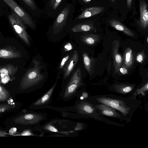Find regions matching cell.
Here are the masks:
<instances>
[{"mask_svg":"<svg viewBox=\"0 0 148 148\" xmlns=\"http://www.w3.org/2000/svg\"><path fill=\"white\" fill-rule=\"evenodd\" d=\"M33 63V67L27 72L21 82L19 87L21 89L25 90L33 87L44 79V75L40 72L42 66L40 62L34 59Z\"/></svg>","mask_w":148,"mask_h":148,"instance_id":"obj_1","label":"cell"},{"mask_svg":"<svg viewBox=\"0 0 148 148\" xmlns=\"http://www.w3.org/2000/svg\"><path fill=\"white\" fill-rule=\"evenodd\" d=\"M82 75L80 67L76 69L71 78L60 95L65 101H68L75 95L79 87L82 85Z\"/></svg>","mask_w":148,"mask_h":148,"instance_id":"obj_2","label":"cell"},{"mask_svg":"<svg viewBox=\"0 0 148 148\" xmlns=\"http://www.w3.org/2000/svg\"><path fill=\"white\" fill-rule=\"evenodd\" d=\"M6 17L15 33L26 44L29 45V37L26 30L25 24L10 9Z\"/></svg>","mask_w":148,"mask_h":148,"instance_id":"obj_3","label":"cell"},{"mask_svg":"<svg viewBox=\"0 0 148 148\" xmlns=\"http://www.w3.org/2000/svg\"><path fill=\"white\" fill-rule=\"evenodd\" d=\"M12 10L24 22L25 25L34 29L35 26L32 17L25 10L14 0H3Z\"/></svg>","mask_w":148,"mask_h":148,"instance_id":"obj_4","label":"cell"},{"mask_svg":"<svg viewBox=\"0 0 148 148\" xmlns=\"http://www.w3.org/2000/svg\"><path fill=\"white\" fill-rule=\"evenodd\" d=\"M46 118L45 114L40 113H28L20 115L14 120L16 124L25 125H38Z\"/></svg>","mask_w":148,"mask_h":148,"instance_id":"obj_5","label":"cell"},{"mask_svg":"<svg viewBox=\"0 0 148 148\" xmlns=\"http://www.w3.org/2000/svg\"><path fill=\"white\" fill-rule=\"evenodd\" d=\"M59 78L58 77H57L56 81L53 86L42 97L34 102L29 108L40 109L47 107V105L51 102V97Z\"/></svg>","mask_w":148,"mask_h":148,"instance_id":"obj_6","label":"cell"},{"mask_svg":"<svg viewBox=\"0 0 148 148\" xmlns=\"http://www.w3.org/2000/svg\"><path fill=\"white\" fill-rule=\"evenodd\" d=\"M97 100L100 103L118 110L124 115H126L128 113V108L125 105L122 101L116 99L104 97L99 98Z\"/></svg>","mask_w":148,"mask_h":148,"instance_id":"obj_7","label":"cell"},{"mask_svg":"<svg viewBox=\"0 0 148 148\" xmlns=\"http://www.w3.org/2000/svg\"><path fill=\"white\" fill-rule=\"evenodd\" d=\"M70 12L69 7L65 8L58 16L53 26V33L58 34L62 29L65 25L67 18Z\"/></svg>","mask_w":148,"mask_h":148,"instance_id":"obj_8","label":"cell"},{"mask_svg":"<svg viewBox=\"0 0 148 148\" xmlns=\"http://www.w3.org/2000/svg\"><path fill=\"white\" fill-rule=\"evenodd\" d=\"M17 67L12 64H8L0 68V80L5 84L13 78L16 73Z\"/></svg>","mask_w":148,"mask_h":148,"instance_id":"obj_9","label":"cell"},{"mask_svg":"<svg viewBox=\"0 0 148 148\" xmlns=\"http://www.w3.org/2000/svg\"><path fill=\"white\" fill-rule=\"evenodd\" d=\"M112 54L114 59V73L116 74L121 66L123 59L122 56L118 52L119 46V41L117 40L114 41L112 43Z\"/></svg>","mask_w":148,"mask_h":148,"instance_id":"obj_10","label":"cell"},{"mask_svg":"<svg viewBox=\"0 0 148 148\" xmlns=\"http://www.w3.org/2000/svg\"><path fill=\"white\" fill-rule=\"evenodd\" d=\"M140 25L142 28L145 29L148 26V11L147 5L143 0L140 1Z\"/></svg>","mask_w":148,"mask_h":148,"instance_id":"obj_11","label":"cell"},{"mask_svg":"<svg viewBox=\"0 0 148 148\" xmlns=\"http://www.w3.org/2000/svg\"><path fill=\"white\" fill-rule=\"evenodd\" d=\"M78 60V52L76 51H74L71 55L68 62L64 69V74L63 82L72 71L77 62Z\"/></svg>","mask_w":148,"mask_h":148,"instance_id":"obj_12","label":"cell"},{"mask_svg":"<svg viewBox=\"0 0 148 148\" xmlns=\"http://www.w3.org/2000/svg\"><path fill=\"white\" fill-rule=\"evenodd\" d=\"M103 10L104 8L101 7L94 6L89 7L85 9L75 19H81L93 16L100 13Z\"/></svg>","mask_w":148,"mask_h":148,"instance_id":"obj_13","label":"cell"},{"mask_svg":"<svg viewBox=\"0 0 148 148\" xmlns=\"http://www.w3.org/2000/svg\"><path fill=\"white\" fill-rule=\"evenodd\" d=\"M109 23L112 27L116 29L123 32L128 36H134V33L131 30L119 21L115 19L110 20L109 21Z\"/></svg>","mask_w":148,"mask_h":148,"instance_id":"obj_14","label":"cell"},{"mask_svg":"<svg viewBox=\"0 0 148 148\" xmlns=\"http://www.w3.org/2000/svg\"><path fill=\"white\" fill-rule=\"evenodd\" d=\"M21 57V54L19 52L10 48H7L0 49V58L11 59L18 58Z\"/></svg>","mask_w":148,"mask_h":148,"instance_id":"obj_15","label":"cell"},{"mask_svg":"<svg viewBox=\"0 0 148 148\" xmlns=\"http://www.w3.org/2000/svg\"><path fill=\"white\" fill-rule=\"evenodd\" d=\"M75 108L78 113L85 114H92L95 110L90 104L84 101H82L76 104Z\"/></svg>","mask_w":148,"mask_h":148,"instance_id":"obj_16","label":"cell"},{"mask_svg":"<svg viewBox=\"0 0 148 148\" xmlns=\"http://www.w3.org/2000/svg\"><path fill=\"white\" fill-rule=\"evenodd\" d=\"M95 107L100 111L101 114L105 115L114 117H118L119 115L114 108L104 104L97 105Z\"/></svg>","mask_w":148,"mask_h":148,"instance_id":"obj_17","label":"cell"},{"mask_svg":"<svg viewBox=\"0 0 148 148\" xmlns=\"http://www.w3.org/2000/svg\"><path fill=\"white\" fill-rule=\"evenodd\" d=\"M94 29L92 24L82 23L75 25L71 28V30L74 32H79L91 31Z\"/></svg>","mask_w":148,"mask_h":148,"instance_id":"obj_18","label":"cell"},{"mask_svg":"<svg viewBox=\"0 0 148 148\" xmlns=\"http://www.w3.org/2000/svg\"><path fill=\"white\" fill-rule=\"evenodd\" d=\"M133 64V57L132 49L127 48L124 53L123 64V65L127 69L130 68Z\"/></svg>","mask_w":148,"mask_h":148,"instance_id":"obj_19","label":"cell"},{"mask_svg":"<svg viewBox=\"0 0 148 148\" xmlns=\"http://www.w3.org/2000/svg\"><path fill=\"white\" fill-rule=\"evenodd\" d=\"M99 36L95 34H89L82 36L81 40L87 45H92L99 40Z\"/></svg>","mask_w":148,"mask_h":148,"instance_id":"obj_20","label":"cell"},{"mask_svg":"<svg viewBox=\"0 0 148 148\" xmlns=\"http://www.w3.org/2000/svg\"><path fill=\"white\" fill-rule=\"evenodd\" d=\"M83 61L85 67L90 75L92 74V63L91 59L87 54L83 53L82 54Z\"/></svg>","mask_w":148,"mask_h":148,"instance_id":"obj_21","label":"cell"},{"mask_svg":"<svg viewBox=\"0 0 148 148\" xmlns=\"http://www.w3.org/2000/svg\"><path fill=\"white\" fill-rule=\"evenodd\" d=\"M17 0L22 5L21 7L23 5L32 10H35L36 9V5L33 0Z\"/></svg>","mask_w":148,"mask_h":148,"instance_id":"obj_22","label":"cell"},{"mask_svg":"<svg viewBox=\"0 0 148 148\" xmlns=\"http://www.w3.org/2000/svg\"><path fill=\"white\" fill-rule=\"evenodd\" d=\"M10 8L3 0H0V17H6Z\"/></svg>","mask_w":148,"mask_h":148,"instance_id":"obj_23","label":"cell"},{"mask_svg":"<svg viewBox=\"0 0 148 148\" xmlns=\"http://www.w3.org/2000/svg\"><path fill=\"white\" fill-rule=\"evenodd\" d=\"M117 90L122 93H127L130 92L133 89L132 86L129 85H118L116 86Z\"/></svg>","mask_w":148,"mask_h":148,"instance_id":"obj_24","label":"cell"},{"mask_svg":"<svg viewBox=\"0 0 148 148\" xmlns=\"http://www.w3.org/2000/svg\"><path fill=\"white\" fill-rule=\"evenodd\" d=\"M14 106L10 103H5L0 105V113L11 109Z\"/></svg>","mask_w":148,"mask_h":148,"instance_id":"obj_25","label":"cell"},{"mask_svg":"<svg viewBox=\"0 0 148 148\" xmlns=\"http://www.w3.org/2000/svg\"><path fill=\"white\" fill-rule=\"evenodd\" d=\"M148 89V83L147 82L144 86L140 88L137 89L135 92L134 95H136L140 94L142 95H145L144 92L147 91Z\"/></svg>","mask_w":148,"mask_h":148,"instance_id":"obj_26","label":"cell"},{"mask_svg":"<svg viewBox=\"0 0 148 148\" xmlns=\"http://www.w3.org/2000/svg\"><path fill=\"white\" fill-rule=\"evenodd\" d=\"M62 0H51L50 5L52 9L55 10L58 8Z\"/></svg>","mask_w":148,"mask_h":148,"instance_id":"obj_27","label":"cell"},{"mask_svg":"<svg viewBox=\"0 0 148 148\" xmlns=\"http://www.w3.org/2000/svg\"><path fill=\"white\" fill-rule=\"evenodd\" d=\"M71 55V53L63 58L60 65L59 68L60 69L63 68Z\"/></svg>","mask_w":148,"mask_h":148,"instance_id":"obj_28","label":"cell"},{"mask_svg":"<svg viewBox=\"0 0 148 148\" xmlns=\"http://www.w3.org/2000/svg\"><path fill=\"white\" fill-rule=\"evenodd\" d=\"M144 54L143 52L139 53L136 57V61L139 63H142L144 61Z\"/></svg>","mask_w":148,"mask_h":148,"instance_id":"obj_29","label":"cell"},{"mask_svg":"<svg viewBox=\"0 0 148 148\" xmlns=\"http://www.w3.org/2000/svg\"><path fill=\"white\" fill-rule=\"evenodd\" d=\"M0 95L5 96L8 97H9V94L8 91L3 86L0 84Z\"/></svg>","mask_w":148,"mask_h":148,"instance_id":"obj_30","label":"cell"},{"mask_svg":"<svg viewBox=\"0 0 148 148\" xmlns=\"http://www.w3.org/2000/svg\"><path fill=\"white\" fill-rule=\"evenodd\" d=\"M73 49L72 44L70 42L66 44L64 46V50L65 51H70Z\"/></svg>","mask_w":148,"mask_h":148,"instance_id":"obj_31","label":"cell"},{"mask_svg":"<svg viewBox=\"0 0 148 148\" xmlns=\"http://www.w3.org/2000/svg\"><path fill=\"white\" fill-rule=\"evenodd\" d=\"M119 71L123 75L127 74L128 73V69L123 66L120 68Z\"/></svg>","mask_w":148,"mask_h":148,"instance_id":"obj_32","label":"cell"},{"mask_svg":"<svg viewBox=\"0 0 148 148\" xmlns=\"http://www.w3.org/2000/svg\"><path fill=\"white\" fill-rule=\"evenodd\" d=\"M34 135L32 133L30 130H27L23 132L20 134V135H19L32 136Z\"/></svg>","mask_w":148,"mask_h":148,"instance_id":"obj_33","label":"cell"},{"mask_svg":"<svg viewBox=\"0 0 148 148\" xmlns=\"http://www.w3.org/2000/svg\"><path fill=\"white\" fill-rule=\"evenodd\" d=\"M8 97L5 96L0 95V101H5L7 100Z\"/></svg>","mask_w":148,"mask_h":148,"instance_id":"obj_34","label":"cell"},{"mask_svg":"<svg viewBox=\"0 0 148 148\" xmlns=\"http://www.w3.org/2000/svg\"><path fill=\"white\" fill-rule=\"evenodd\" d=\"M132 0H127V5L128 8L131 7Z\"/></svg>","mask_w":148,"mask_h":148,"instance_id":"obj_35","label":"cell"},{"mask_svg":"<svg viewBox=\"0 0 148 148\" xmlns=\"http://www.w3.org/2000/svg\"><path fill=\"white\" fill-rule=\"evenodd\" d=\"M5 133L3 131L0 130V137H4L7 136Z\"/></svg>","mask_w":148,"mask_h":148,"instance_id":"obj_36","label":"cell"},{"mask_svg":"<svg viewBox=\"0 0 148 148\" xmlns=\"http://www.w3.org/2000/svg\"><path fill=\"white\" fill-rule=\"evenodd\" d=\"M85 3H89L91 0H82Z\"/></svg>","mask_w":148,"mask_h":148,"instance_id":"obj_37","label":"cell"},{"mask_svg":"<svg viewBox=\"0 0 148 148\" xmlns=\"http://www.w3.org/2000/svg\"><path fill=\"white\" fill-rule=\"evenodd\" d=\"M112 2H114L115 0H110Z\"/></svg>","mask_w":148,"mask_h":148,"instance_id":"obj_38","label":"cell"},{"mask_svg":"<svg viewBox=\"0 0 148 148\" xmlns=\"http://www.w3.org/2000/svg\"><path fill=\"white\" fill-rule=\"evenodd\" d=\"M147 42H148V37L147 38Z\"/></svg>","mask_w":148,"mask_h":148,"instance_id":"obj_39","label":"cell"}]
</instances>
